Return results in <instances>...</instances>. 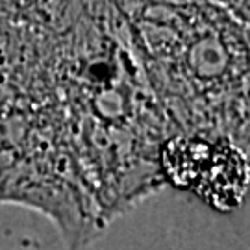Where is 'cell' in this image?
<instances>
[{
    "label": "cell",
    "instance_id": "7a4b0ae2",
    "mask_svg": "<svg viewBox=\"0 0 250 250\" xmlns=\"http://www.w3.org/2000/svg\"><path fill=\"white\" fill-rule=\"evenodd\" d=\"M130 21L174 135L249 152V19L208 0H152Z\"/></svg>",
    "mask_w": 250,
    "mask_h": 250
},
{
    "label": "cell",
    "instance_id": "3957f363",
    "mask_svg": "<svg viewBox=\"0 0 250 250\" xmlns=\"http://www.w3.org/2000/svg\"><path fill=\"white\" fill-rule=\"evenodd\" d=\"M163 178L193 189L213 206L230 209L249 184V152L230 141L172 135L161 148Z\"/></svg>",
    "mask_w": 250,
    "mask_h": 250
},
{
    "label": "cell",
    "instance_id": "6da1fadb",
    "mask_svg": "<svg viewBox=\"0 0 250 250\" xmlns=\"http://www.w3.org/2000/svg\"><path fill=\"white\" fill-rule=\"evenodd\" d=\"M172 135L117 0H0V200L82 245L165 182Z\"/></svg>",
    "mask_w": 250,
    "mask_h": 250
}]
</instances>
